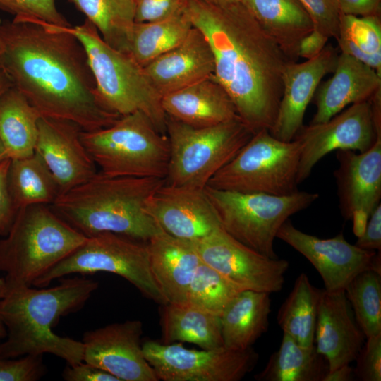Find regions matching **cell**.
<instances>
[{
    "label": "cell",
    "mask_w": 381,
    "mask_h": 381,
    "mask_svg": "<svg viewBox=\"0 0 381 381\" xmlns=\"http://www.w3.org/2000/svg\"><path fill=\"white\" fill-rule=\"evenodd\" d=\"M0 40V68L42 117L92 131L121 116L102 102L85 50L66 28L36 20H4Z\"/></svg>",
    "instance_id": "cell-1"
},
{
    "label": "cell",
    "mask_w": 381,
    "mask_h": 381,
    "mask_svg": "<svg viewBox=\"0 0 381 381\" xmlns=\"http://www.w3.org/2000/svg\"><path fill=\"white\" fill-rule=\"evenodd\" d=\"M183 13L208 42L214 78L238 116L255 133L274 124L282 95V75L291 61L241 1L217 5L184 0Z\"/></svg>",
    "instance_id": "cell-2"
},
{
    "label": "cell",
    "mask_w": 381,
    "mask_h": 381,
    "mask_svg": "<svg viewBox=\"0 0 381 381\" xmlns=\"http://www.w3.org/2000/svg\"><path fill=\"white\" fill-rule=\"evenodd\" d=\"M99 284L84 277H64L57 286L32 288L6 285L0 301V317L6 336L0 342V358L51 353L68 365L83 361V344L56 334L62 316L81 309Z\"/></svg>",
    "instance_id": "cell-3"
},
{
    "label": "cell",
    "mask_w": 381,
    "mask_h": 381,
    "mask_svg": "<svg viewBox=\"0 0 381 381\" xmlns=\"http://www.w3.org/2000/svg\"><path fill=\"white\" fill-rule=\"evenodd\" d=\"M164 183L165 179L110 177L97 172L60 193L52 210L87 237L109 232L146 243L163 232L145 207Z\"/></svg>",
    "instance_id": "cell-4"
},
{
    "label": "cell",
    "mask_w": 381,
    "mask_h": 381,
    "mask_svg": "<svg viewBox=\"0 0 381 381\" xmlns=\"http://www.w3.org/2000/svg\"><path fill=\"white\" fill-rule=\"evenodd\" d=\"M87 238L46 205L20 208L0 239V272L8 286H32Z\"/></svg>",
    "instance_id": "cell-5"
},
{
    "label": "cell",
    "mask_w": 381,
    "mask_h": 381,
    "mask_svg": "<svg viewBox=\"0 0 381 381\" xmlns=\"http://www.w3.org/2000/svg\"><path fill=\"white\" fill-rule=\"evenodd\" d=\"M66 29L83 44L103 104L121 116L141 111L159 132L166 134L167 116L162 97L149 82L143 68L129 54L107 44L87 19Z\"/></svg>",
    "instance_id": "cell-6"
},
{
    "label": "cell",
    "mask_w": 381,
    "mask_h": 381,
    "mask_svg": "<svg viewBox=\"0 0 381 381\" xmlns=\"http://www.w3.org/2000/svg\"><path fill=\"white\" fill-rule=\"evenodd\" d=\"M80 138L105 176L166 178L168 138L141 111L122 116L107 128L82 131Z\"/></svg>",
    "instance_id": "cell-7"
},
{
    "label": "cell",
    "mask_w": 381,
    "mask_h": 381,
    "mask_svg": "<svg viewBox=\"0 0 381 381\" xmlns=\"http://www.w3.org/2000/svg\"><path fill=\"white\" fill-rule=\"evenodd\" d=\"M166 135L169 143L166 183L204 189L253 133L238 116L203 128L167 117Z\"/></svg>",
    "instance_id": "cell-8"
},
{
    "label": "cell",
    "mask_w": 381,
    "mask_h": 381,
    "mask_svg": "<svg viewBox=\"0 0 381 381\" xmlns=\"http://www.w3.org/2000/svg\"><path fill=\"white\" fill-rule=\"evenodd\" d=\"M205 192L222 227L239 242L270 258H278L274 241L282 224L319 198L318 193L301 190L274 195L218 190L208 186Z\"/></svg>",
    "instance_id": "cell-9"
},
{
    "label": "cell",
    "mask_w": 381,
    "mask_h": 381,
    "mask_svg": "<svg viewBox=\"0 0 381 381\" xmlns=\"http://www.w3.org/2000/svg\"><path fill=\"white\" fill-rule=\"evenodd\" d=\"M300 155L296 140H280L262 129L253 135L207 186L240 193L290 195L298 190Z\"/></svg>",
    "instance_id": "cell-10"
},
{
    "label": "cell",
    "mask_w": 381,
    "mask_h": 381,
    "mask_svg": "<svg viewBox=\"0 0 381 381\" xmlns=\"http://www.w3.org/2000/svg\"><path fill=\"white\" fill-rule=\"evenodd\" d=\"M100 272L124 278L143 296L160 306L167 303L152 274L146 243L109 232L88 237L32 286L47 287L53 280L69 274Z\"/></svg>",
    "instance_id": "cell-11"
},
{
    "label": "cell",
    "mask_w": 381,
    "mask_h": 381,
    "mask_svg": "<svg viewBox=\"0 0 381 381\" xmlns=\"http://www.w3.org/2000/svg\"><path fill=\"white\" fill-rule=\"evenodd\" d=\"M144 356L157 378L163 381H238L251 372L259 359L251 347L238 351L222 347L201 351L180 344L149 340Z\"/></svg>",
    "instance_id": "cell-12"
},
{
    "label": "cell",
    "mask_w": 381,
    "mask_h": 381,
    "mask_svg": "<svg viewBox=\"0 0 381 381\" xmlns=\"http://www.w3.org/2000/svg\"><path fill=\"white\" fill-rule=\"evenodd\" d=\"M193 243L204 263L241 289L272 294L283 289L289 262L256 252L222 226Z\"/></svg>",
    "instance_id": "cell-13"
},
{
    "label": "cell",
    "mask_w": 381,
    "mask_h": 381,
    "mask_svg": "<svg viewBox=\"0 0 381 381\" xmlns=\"http://www.w3.org/2000/svg\"><path fill=\"white\" fill-rule=\"evenodd\" d=\"M380 135L370 99L351 104L327 121L303 126L294 138L301 146L298 184L310 175L314 166L328 153L339 150L365 152Z\"/></svg>",
    "instance_id": "cell-14"
},
{
    "label": "cell",
    "mask_w": 381,
    "mask_h": 381,
    "mask_svg": "<svg viewBox=\"0 0 381 381\" xmlns=\"http://www.w3.org/2000/svg\"><path fill=\"white\" fill-rule=\"evenodd\" d=\"M277 238L302 255L316 269L328 291L344 290L359 273L373 270L381 274L380 251L362 249L349 243L342 233L330 238L306 234L288 219Z\"/></svg>",
    "instance_id": "cell-15"
},
{
    "label": "cell",
    "mask_w": 381,
    "mask_h": 381,
    "mask_svg": "<svg viewBox=\"0 0 381 381\" xmlns=\"http://www.w3.org/2000/svg\"><path fill=\"white\" fill-rule=\"evenodd\" d=\"M143 324L138 320L112 323L84 333L83 361L119 381H158L141 344Z\"/></svg>",
    "instance_id": "cell-16"
},
{
    "label": "cell",
    "mask_w": 381,
    "mask_h": 381,
    "mask_svg": "<svg viewBox=\"0 0 381 381\" xmlns=\"http://www.w3.org/2000/svg\"><path fill=\"white\" fill-rule=\"evenodd\" d=\"M338 167L334 171L339 207L345 220L352 221L354 234L363 231L381 199V135L365 152H336Z\"/></svg>",
    "instance_id": "cell-17"
},
{
    "label": "cell",
    "mask_w": 381,
    "mask_h": 381,
    "mask_svg": "<svg viewBox=\"0 0 381 381\" xmlns=\"http://www.w3.org/2000/svg\"><path fill=\"white\" fill-rule=\"evenodd\" d=\"M145 210L164 232L192 242L222 226L205 188L165 182L148 198Z\"/></svg>",
    "instance_id": "cell-18"
},
{
    "label": "cell",
    "mask_w": 381,
    "mask_h": 381,
    "mask_svg": "<svg viewBox=\"0 0 381 381\" xmlns=\"http://www.w3.org/2000/svg\"><path fill=\"white\" fill-rule=\"evenodd\" d=\"M81 131L78 125L68 121L47 117L39 120L35 152L54 176L60 193L86 182L97 173V165L81 140Z\"/></svg>",
    "instance_id": "cell-19"
},
{
    "label": "cell",
    "mask_w": 381,
    "mask_h": 381,
    "mask_svg": "<svg viewBox=\"0 0 381 381\" xmlns=\"http://www.w3.org/2000/svg\"><path fill=\"white\" fill-rule=\"evenodd\" d=\"M338 50L326 44L314 58L301 63L289 62L282 75L283 90L270 134L283 141L293 140L302 128L307 107L314 97L322 78L332 73Z\"/></svg>",
    "instance_id": "cell-20"
},
{
    "label": "cell",
    "mask_w": 381,
    "mask_h": 381,
    "mask_svg": "<svg viewBox=\"0 0 381 381\" xmlns=\"http://www.w3.org/2000/svg\"><path fill=\"white\" fill-rule=\"evenodd\" d=\"M365 336L344 290L323 289L318 306L314 345L327 360L329 371L354 361Z\"/></svg>",
    "instance_id": "cell-21"
},
{
    "label": "cell",
    "mask_w": 381,
    "mask_h": 381,
    "mask_svg": "<svg viewBox=\"0 0 381 381\" xmlns=\"http://www.w3.org/2000/svg\"><path fill=\"white\" fill-rule=\"evenodd\" d=\"M143 71L162 97L213 75L214 59L204 35L193 27L181 44L149 63Z\"/></svg>",
    "instance_id": "cell-22"
},
{
    "label": "cell",
    "mask_w": 381,
    "mask_h": 381,
    "mask_svg": "<svg viewBox=\"0 0 381 381\" xmlns=\"http://www.w3.org/2000/svg\"><path fill=\"white\" fill-rule=\"evenodd\" d=\"M332 73L315 92L316 111L310 124L327 121L349 104L370 100L381 90V75L345 53L339 54Z\"/></svg>",
    "instance_id": "cell-23"
},
{
    "label": "cell",
    "mask_w": 381,
    "mask_h": 381,
    "mask_svg": "<svg viewBox=\"0 0 381 381\" xmlns=\"http://www.w3.org/2000/svg\"><path fill=\"white\" fill-rule=\"evenodd\" d=\"M146 245L152 274L167 303H186L189 285L202 262L193 242L163 231Z\"/></svg>",
    "instance_id": "cell-24"
},
{
    "label": "cell",
    "mask_w": 381,
    "mask_h": 381,
    "mask_svg": "<svg viewBox=\"0 0 381 381\" xmlns=\"http://www.w3.org/2000/svg\"><path fill=\"white\" fill-rule=\"evenodd\" d=\"M167 117L203 128L238 116L230 97L213 75L162 97Z\"/></svg>",
    "instance_id": "cell-25"
},
{
    "label": "cell",
    "mask_w": 381,
    "mask_h": 381,
    "mask_svg": "<svg viewBox=\"0 0 381 381\" xmlns=\"http://www.w3.org/2000/svg\"><path fill=\"white\" fill-rule=\"evenodd\" d=\"M270 313V293L240 291L219 316L224 347L238 351L251 348L267 331Z\"/></svg>",
    "instance_id": "cell-26"
},
{
    "label": "cell",
    "mask_w": 381,
    "mask_h": 381,
    "mask_svg": "<svg viewBox=\"0 0 381 381\" xmlns=\"http://www.w3.org/2000/svg\"><path fill=\"white\" fill-rule=\"evenodd\" d=\"M262 28L289 59H297L301 40L313 30V22L299 0H240Z\"/></svg>",
    "instance_id": "cell-27"
},
{
    "label": "cell",
    "mask_w": 381,
    "mask_h": 381,
    "mask_svg": "<svg viewBox=\"0 0 381 381\" xmlns=\"http://www.w3.org/2000/svg\"><path fill=\"white\" fill-rule=\"evenodd\" d=\"M162 306V343L188 342L205 350L224 347L219 316L188 303Z\"/></svg>",
    "instance_id": "cell-28"
},
{
    "label": "cell",
    "mask_w": 381,
    "mask_h": 381,
    "mask_svg": "<svg viewBox=\"0 0 381 381\" xmlns=\"http://www.w3.org/2000/svg\"><path fill=\"white\" fill-rule=\"evenodd\" d=\"M41 117L14 87L0 97V141L8 158L21 159L35 153Z\"/></svg>",
    "instance_id": "cell-29"
},
{
    "label": "cell",
    "mask_w": 381,
    "mask_h": 381,
    "mask_svg": "<svg viewBox=\"0 0 381 381\" xmlns=\"http://www.w3.org/2000/svg\"><path fill=\"white\" fill-rule=\"evenodd\" d=\"M328 372L326 358L314 344L302 346L283 332L279 348L254 378L258 381H323Z\"/></svg>",
    "instance_id": "cell-30"
},
{
    "label": "cell",
    "mask_w": 381,
    "mask_h": 381,
    "mask_svg": "<svg viewBox=\"0 0 381 381\" xmlns=\"http://www.w3.org/2000/svg\"><path fill=\"white\" fill-rule=\"evenodd\" d=\"M322 290L310 283L306 274L301 273L279 309L277 319L282 332L302 346L314 344Z\"/></svg>",
    "instance_id": "cell-31"
},
{
    "label": "cell",
    "mask_w": 381,
    "mask_h": 381,
    "mask_svg": "<svg viewBox=\"0 0 381 381\" xmlns=\"http://www.w3.org/2000/svg\"><path fill=\"white\" fill-rule=\"evenodd\" d=\"M8 188L15 208L52 203L60 193L59 186L41 157L32 155L11 159Z\"/></svg>",
    "instance_id": "cell-32"
},
{
    "label": "cell",
    "mask_w": 381,
    "mask_h": 381,
    "mask_svg": "<svg viewBox=\"0 0 381 381\" xmlns=\"http://www.w3.org/2000/svg\"><path fill=\"white\" fill-rule=\"evenodd\" d=\"M112 48L128 54L135 24L133 0H68Z\"/></svg>",
    "instance_id": "cell-33"
},
{
    "label": "cell",
    "mask_w": 381,
    "mask_h": 381,
    "mask_svg": "<svg viewBox=\"0 0 381 381\" xmlns=\"http://www.w3.org/2000/svg\"><path fill=\"white\" fill-rule=\"evenodd\" d=\"M192 28L184 13L162 20L135 23L128 54L143 68L181 44Z\"/></svg>",
    "instance_id": "cell-34"
},
{
    "label": "cell",
    "mask_w": 381,
    "mask_h": 381,
    "mask_svg": "<svg viewBox=\"0 0 381 381\" xmlns=\"http://www.w3.org/2000/svg\"><path fill=\"white\" fill-rule=\"evenodd\" d=\"M341 52L367 64L381 75V22L379 15L341 14L336 38Z\"/></svg>",
    "instance_id": "cell-35"
},
{
    "label": "cell",
    "mask_w": 381,
    "mask_h": 381,
    "mask_svg": "<svg viewBox=\"0 0 381 381\" xmlns=\"http://www.w3.org/2000/svg\"><path fill=\"white\" fill-rule=\"evenodd\" d=\"M344 291L365 338L381 334V274L373 270L363 271Z\"/></svg>",
    "instance_id": "cell-36"
},
{
    "label": "cell",
    "mask_w": 381,
    "mask_h": 381,
    "mask_svg": "<svg viewBox=\"0 0 381 381\" xmlns=\"http://www.w3.org/2000/svg\"><path fill=\"white\" fill-rule=\"evenodd\" d=\"M243 289L202 261L189 285L186 303L219 317L229 303Z\"/></svg>",
    "instance_id": "cell-37"
},
{
    "label": "cell",
    "mask_w": 381,
    "mask_h": 381,
    "mask_svg": "<svg viewBox=\"0 0 381 381\" xmlns=\"http://www.w3.org/2000/svg\"><path fill=\"white\" fill-rule=\"evenodd\" d=\"M0 9L13 20H36L62 28L71 27L56 6V0H0Z\"/></svg>",
    "instance_id": "cell-38"
},
{
    "label": "cell",
    "mask_w": 381,
    "mask_h": 381,
    "mask_svg": "<svg viewBox=\"0 0 381 381\" xmlns=\"http://www.w3.org/2000/svg\"><path fill=\"white\" fill-rule=\"evenodd\" d=\"M42 354L0 358V381H37L47 372Z\"/></svg>",
    "instance_id": "cell-39"
},
{
    "label": "cell",
    "mask_w": 381,
    "mask_h": 381,
    "mask_svg": "<svg viewBox=\"0 0 381 381\" xmlns=\"http://www.w3.org/2000/svg\"><path fill=\"white\" fill-rule=\"evenodd\" d=\"M313 25V29L328 38H337L341 11L339 0H299Z\"/></svg>",
    "instance_id": "cell-40"
},
{
    "label": "cell",
    "mask_w": 381,
    "mask_h": 381,
    "mask_svg": "<svg viewBox=\"0 0 381 381\" xmlns=\"http://www.w3.org/2000/svg\"><path fill=\"white\" fill-rule=\"evenodd\" d=\"M366 339L355 360L356 378L361 381H380L381 334Z\"/></svg>",
    "instance_id": "cell-41"
},
{
    "label": "cell",
    "mask_w": 381,
    "mask_h": 381,
    "mask_svg": "<svg viewBox=\"0 0 381 381\" xmlns=\"http://www.w3.org/2000/svg\"><path fill=\"white\" fill-rule=\"evenodd\" d=\"M135 22L158 21L183 13L184 0H133Z\"/></svg>",
    "instance_id": "cell-42"
},
{
    "label": "cell",
    "mask_w": 381,
    "mask_h": 381,
    "mask_svg": "<svg viewBox=\"0 0 381 381\" xmlns=\"http://www.w3.org/2000/svg\"><path fill=\"white\" fill-rule=\"evenodd\" d=\"M11 159L6 158L0 162V236L8 231L17 210L13 203L8 188V172Z\"/></svg>",
    "instance_id": "cell-43"
},
{
    "label": "cell",
    "mask_w": 381,
    "mask_h": 381,
    "mask_svg": "<svg viewBox=\"0 0 381 381\" xmlns=\"http://www.w3.org/2000/svg\"><path fill=\"white\" fill-rule=\"evenodd\" d=\"M66 381H119L111 374L85 361L68 365L62 372Z\"/></svg>",
    "instance_id": "cell-44"
},
{
    "label": "cell",
    "mask_w": 381,
    "mask_h": 381,
    "mask_svg": "<svg viewBox=\"0 0 381 381\" xmlns=\"http://www.w3.org/2000/svg\"><path fill=\"white\" fill-rule=\"evenodd\" d=\"M357 237L356 246L364 250L380 251L381 204L373 211L363 231Z\"/></svg>",
    "instance_id": "cell-45"
},
{
    "label": "cell",
    "mask_w": 381,
    "mask_h": 381,
    "mask_svg": "<svg viewBox=\"0 0 381 381\" xmlns=\"http://www.w3.org/2000/svg\"><path fill=\"white\" fill-rule=\"evenodd\" d=\"M328 39L327 36L313 29L299 42L298 57L310 59L318 56L327 44Z\"/></svg>",
    "instance_id": "cell-46"
},
{
    "label": "cell",
    "mask_w": 381,
    "mask_h": 381,
    "mask_svg": "<svg viewBox=\"0 0 381 381\" xmlns=\"http://www.w3.org/2000/svg\"><path fill=\"white\" fill-rule=\"evenodd\" d=\"M341 13L358 16L379 15L381 0H339Z\"/></svg>",
    "instance_id": "cell-47"
},
{
    "label": "cell",
    "mask_w": 381,
    "mask_h": 381,
    "mask_svg": "<svg viewBox=\"0 0 381 381\" xmlns=\"http://www.w3.org/2000/svg\"><path fill=\"white\" fill-rule=\"evenodd\" d=\"M356 380L354 370L350 364L329 371L323 381H352Z\"/></svg>",
    "instance_id": "cell-48"
},
{
    "label": "cell",
    "mask_w": 381,
    "mask_h": 381,
    "mask_svg": "<svg viewBox=\"0 0 381 381\" xmlns=\"http://www.w3.org/2000/svg\"><path fill=\"white\" fill-rule=\"evenodd\" d=\"M6 288L7 286L4 277H0V301L6 294ZM6 336V330L0 317V340L4 339Z\"/></svg>",
    "instance_id": "cell-49"
},
{
    "label": "cell",
    "mask_w": 381,
    "mask_h": 381,
    "mask_svg": "<svg viewBox=\"0 0 381 381\" xmlns=\"http://www.w3.org/2000/svg\"><path fill=\"white\" fill-rule=\"evenodd\" d=\"M12 85L8 78L0 68V97Z\"/></svg>",
    "instance_id": "cell-50"
},
{
    "label": "cell",
    "mask_w": 381,
    "mask_h": 381,
    "mask_svg": "<svg viewBox=\"0 0 381 381\" xmlns=\"http://www.w3.org/2000/svg\"><path fill=\"white\" fill-rule=\"evenodd\" d=\"M206 2L217 4V5H224L227 4L236 3L240 1V0H203Z\"/></svg>",
    "instance_id": "cell-51"
},
{
    "label": "cell",
    "mask_w": 381,
    "mask_h": 381,
    "mask_svg": "<svg viewBox=\"0 0 381 381\" xmlns=\"http://www.w3.org/2000/svg\"><path fill=\"white\" fill-rule=\"evenodd\" d=\"M6 158L8 157H7L5 149L1 142L0 141V162H1L3 160H4Z\"/></svg>",
    "instance_id": "cell-52"
},
{
    "label": "cell",
    "mask_w": 381,
    "mask_h": 381,
    "mask_svg": "<svg viewBox=\"0 0 381 381\" xmlns=\"http://www.w3.org/2000/svg\"><path fill=\"white\" fill-rule=\"evenodd\" d=\"M2 52H3V45H2V43H1V42L0 40V56L2 54Z\"/></svg>",
    "instance_id": "cell-53"
}]
</instances>
